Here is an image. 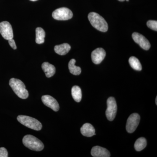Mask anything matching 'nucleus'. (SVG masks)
Wrapping results in <instances>:
<instances>
[{"label": "nucleus", "mask_w": 157, "mask_h": 157, "mask_svg": "<svg viewBox=\"0 0 157 157\" xmlns=\"http://www.w3.org/2000/svg\"><path fill=\"white\" fill-rule=\"evenodd\" d=\"M0 34L6 40L13 39V29L10 23L7 21L0 23Z\"/></svg>", "instance_id": "6e6552de"}, {"label": "nucleus", "mask_w": 157, "mask_h": 157, "mask_svg": "<svg viewBox=\"0 0 157 157\" xmlns=\"http://www.w3.org/2000/svg\"><path fill=\"white\" fill-rule=\"evenodd\" d=\"M76 62V60L74 59L70 60L68 67L70 73L74 75H79L81 73V69L80 67L75 65Z\"/></svg>", "instance_id": "dca6fc26"}, {"label": "nucleus", "mask_w": 157, "mask_h": 157, "mask_svg": "<svg viewBox=\"0 0 157 157\" xmlns=\"http://www.w3.org/2000/svg\"><path fill=\"white\" fill-rule=\"evenodd\" d=\"M147 140L144 137H140L136 140L135 144V149L137 151H141L146 147Z\"/></svg>", "instance_id": "aec40b11"}, {"label": "nucleus", "mask_w": 157, "mask_h": 157, "mask_svg": "<svg viewBox=\"0 0 157 157\" xmlns=\"http://www.w3.org/2000/svg\"><path fill=\"white\" fill-rule=\"evenodd\" d=\"M72 97L74 101L76 102H79L82 99V91L81 89L77 86H74L71 90Z\"/></svg>", "instance_id": "a211bd4d"}, {"label": "nucleus", "mask_w": 157, "mask_h": 157, "mask_svg": "<svg viewBox=\"0 0 157 157\" xmlns=\"http://www.w3.org/2000/svg\"><path fill=\"white\" fill-rule=\"evenodd\" d=\"M8 152L5 147H0V157H8Z\"/></svg>", "instance_id": "4be33fe9"}, {"label": "nucleus", "mask_w": 157, "mask_h": 157, "mask_svg": "<svg viewBox=\"0 0 157 157\" xmlns=\"http://www.w3.org/2000/svg\"><path fill=\"white\" fill-rule=\"evenodd\" d=\"M9 43L11 47L14 49H16L17 48L16 44H15V41L13 39H10L9 40Z\"/></svg>", "instance_id": "5701e85b"}, {"label": "nucleus", "mask_w": 157, "mask_h": 157, "mask_svg": "<svg viewBox=\"0 0 157 157\" xmlns=\"http://www.w3.org/2000/svg\"><path fill=\"white\" fill-rule=\"evenodd\" d=\"M140 116L138 113H133L129 116L127 120L126 130L129 133H133L139 125Z\"/></svg>", "instance_id": "0eeeda50"}, {"label": "nucleus", "mask_w": 157, "mask_h": 157, "mask_svg": "<svg viewBox=\"0 0 157 157\" xmlns=\"http://www.w3.org/2000/svg\"><path fill=\"white\" fill-rule=\"evenodd\" d=\"M31 1H33V2H35V1H38V0H30Z\"/></svg>", "instance_id": "a878e982"}, {"label": "nucleus", "mask_w": 157, "mask_h": 157, "mask_svg": "<svg viewBox=\"0 0 157 157\" xmlns=\"http://www.w3.org/2000/svg\"><path fill=\"white\" fill-rule=\"evenodd\" d=\"M52 16L57 20H68L72 18L73 14L70 9L63 7L55 10L52 12Z\"/></svg>", "instance_id": "39448f33"}, {"label": "nucleus", "mask_w": 157, "mask_h": 157, "mask_svg": "<svg viewBox=\"0 0 157 157\" xmlns=\"http://www.w3.org/2000/svg\"><path fill=\"white\" fill-rule=\"evenodd\" d=\"M88 17L91 24L94 28L102 32H106L108 30L107 21L100 14L96 12H90Z\"/></svg>", "instance_id": "f257e3e1"}, {"label": "nucleus", "mask_w": 157, "mask_h": 157, "mask_svg": "<svg viewBox=\"0 0 157 157\" xmlns=\"http://www.w3.org/2000/svg\"><path fill=\"white\" fill-rule=\"evenodd\" d=\"M22 142L26 147L32 150L39 151L44 149V144L42 141L33 135H25L23 138Z\"/></svg>", "instance_id": "7ed1b4c3"}, {"label": "nucleus", "mask_w": 157, "mask_h": 157, "mask_svg": "<svg viewBox=\"0 0 157 157\" xmlns=\"http://www.w3.org/2000/svg\"><path fill=\"white\" fill-rule=\"evenodd\" d=\"M36 42L37 44H41L45 42V31L41 28L38 27L36 30Z\"/></svg>", "instance_id": "f3484780"}, {"label": "nucleus", "mask_w": 157, "mask_h": 157, "mask_svg": "<svg viewBox=\"0 0 157 157\" xmlns=\"http://www.w3.org/2000/svg\"><path fill=\"white\" fill-rule=\"evenodd\" d=\"M92 156L94 157H109L110 156V154L109 151L107 149L96 146L92 148L91 151Z\"/></svg>", "instance_id": "f8f14e48"}, {"label": "nucleus", "mask_w": 157, "mask_h": 157, "mask_svg": "<svg viewBox=\"0 0 157 157\" xmlns=\"http://www.w3.org/2000/svg\"><path fill=\"white\" fill-rule=\"evenodd\" d=\"M132 37L134 41L144 50H148L150 48V43L143 35L137 33H134L132 34Z\"/></svg>", "instance_id": "1a4fd4ad"}, {"label": "nucleus", "mask_w": 157, "mask_h": 157, "mask_svg": "<svg viewBox=\"0 0 157 157\" xmlns=\"http://www.w3.org/2000/svg\"><path fill=\"white\" fill-rule=\"evenodd\" d=\"M126 1H127V2H128L129 0H126Z\"/></svg>", "instance_id": "bb28decb"}, {"label": "nucleus", "mask_w": 157, "mask_h": 157, "mask_svg": "<svg viewBox=\"0 0 157 157\" xmlns=\"http://www.w3.org/2000/svg\"><path fill=\"white\" fill-rule=\"evenodd\" d=\"M42 70L45 73V76L48 78H50L54 76L56 73V68L53 65L51 64L48 62H45L42 64Z\"/></svg>", "instance_id": "4468645a"}, {"label": "nucleus", "mask_w": 157, "mask_h": 157, "mask_svg": "<svg viewBox=\"0 0 157 157\" xmlns=\"http://www.w3.org/2000/svg\"><path fill=\"white\" fill-rule=\"evenodd\" d=\"M107 108L106 109V115L107 119L112 121L115 118L117 112V104L115 98L110 97L107 101Z\"/></svg>", "instance_id": "423d86ee"}, {"label": "nucleus", "mask_w": 157, "mask_h": 157, "mask_svg": "<svg viewBox=\"0 0 157 157\" xmlns=\"http://www.w3.org/2000/svg\"><path fill=\"white\" fill-rule=\"evenodd\" d=\"M71 46L67 43H63L59 45H56L54 47L55 52L59 55H65L70 51Z\"/></svg>", "instance_id": "2eb2a0df"}, {"label": "nucleus", "mask_w": 157, "mask_h": 157, "mask_svg": "<svg viewBox=\"0 0 157 157\" xmlns=\"http://www.w3.org/2000/svg\"><path fill=\"white\" fill-rule=\"evenodd\" d=\"M42 100L43 104L55 111H58L59 109V106L56 100L49 95L43 96Z\"/></svg>", "instance_id": "9b49d317"}, {"label": "nucleus", "mask_w": 157, "mask_h": 157, "mask_svg": "<svg viewBox=\"0 0 157 157\" xmlns=\"http://www.w3.org/2000/svg\"><path fill=\"white\" fill-rule=\"evenodd\" d=\"M106 52L103 48H96L91 54L92 61L95 64H99L103 61L106 56Z\"/></svg>", "instance_id": "9d476101"}, {"label": "nucleus", "mask_w": 157, "mask_h": 157, "mask_svg": "<svg viewBox=\"0 0 157 157\" xmlns=\"http://www.w3.org/2000/svg\"><path fill=\"white\" fill-rule=\"evenodd\" d=\"M155 103H156V105H157V97H156V98Z\"/></svg>", "instance_id": "b1692460"}, {"label": "nucleus", "mask_w": 157, "mask_h": 157, "mask_svg": "<svg viewBox=\"0 0 157 157\" xmlns=\"http://www.w3.org/2000/svg\"><path fill=\"white\" fill-rule=\"evenodd\" d=\"M9 85L19 98L25 99L28 98V91L26 89L25 85L21 80L11 78L9 81Z\"/></svg>", "instance_id": "f03ea898"}, {"label": "nucleus", "mask_w": 157, "mask_h": 157, "mask_svg": "<svg viewBox=\"0 0 157 157\" xmlns=\"http://www.w3.org/2000/svg\"><path fill=\"white\" fill-rule=\"evenodd\" d=\"M129 63L133 69L137 71L142 70V66L139 60L135 56H132L129 58Z\"/></svg>", "instance_id": "6ab92c4d"}, {"label": "nucleus", "mask_w": 157, "mask_h": 157, "mask_svg": "<svg viewBox=\"0 0 157 157\" xmlns=\"http://www.w3.org/2000/svg\"><path fill=\"white\" fill-rule=\"evenodd\" d=\"M81 134L87 137H92L95 135V130L94 127L89 123L84 124L80 129Z\"/></svg>", "instance_id": "ddd939ff"}, {"label": "nucleus", "mask_w": 157, "mask_h": 157, "mask_svg": "<svg viewBox=\"0 0 157 157\" xmlns=\"http://www.w3.org/2000/svg\"><path fill=\"white\" fill-rule=\"evenodd\" d=\"M17 121L21 124L36 131H40L42 128V124L36 119L25 115H19L17 117Z\"/></svg>", "instance_id": "20e7f679"}, {"label": "nucleus", "mask_w": 157, "mask_h": 157, "mask_svg": "<svg viewBox=\"0 0 157 157\" xmlns=\"http://www.w3.org/2000/svg\"><path fill=\"white\" fill-rule=\"evenodd\" d=\"M147 25L149 28L154 31H157V21H148L147 23Z\"/></svg>", "instance_id": "412c9836"}, {"label": "nucleus", "mask_w": 157, "mask_h": 157, "mask_svg": "<svg viewBox=\"0 0 157 157\" xmlns=\"http://www.w3.org/2000/svg\"><path fill=\"white\" fill-rule=\"evenodd\" d=\"M120 2H124V1H125V0H118Z\"/></svg>", "instance_id": "393cba45"}]
</instances>
